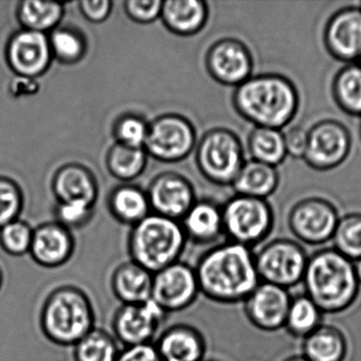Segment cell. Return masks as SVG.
Returning <instances> with one entry per match:
<instances>
[{
    "label": "cell",
    "instance_id": "6da1fadb",
    "mask_svg": "<svg viewBox=\"0 0 361 361\" xmlns=\"http://www.w3.org/2000/svg\"><path fill=\"white\" fill-rule=\"evenodd\" d=\"M195 271L200 295L219 304L244 302L261 282L252 249L233 242L209 249Z\"/></svg>",
    "mask_w": 361,
    "mask_h": 361
},
{
    "label": "cell",
    "instance_id": "7a4b0ae2",
    "mask_svg": "<svg viewBox=\"0 0 361 361\" xmlns=\"http://www.w3.org/2000/svg\"><path fill=\"white\" fill-rule=\"evenodd\" d=\"M232 104L236 113L255 128L281 130L295 119L300 96L295 84L285 75H251L234 90Z\"/></svg>",
    "mask_w": 361,
    "mask_h": 361
},
{
    "label": "cell",
    "instance_id": "3957f363",
    "mask_svg": "<svg viewBox=\"0 0 361 361\" xmlns=\"http://www.w3.org/2000/svg\"><path fill=\"white\" fill-rule=\"evenodd\" d=\"M305 295L323 314H339L350 308L359 295L354 262L334 248L308 257L303 281Z\"/></svg>",
    "mask_w": 361,
    "mask_h": 361
},
{
    "label": "cell",
    "instance_id": "277c9868",
    "mask_svg": "<svg viewBox=\"0 0 361 361\" xmlns=\"http://www.w3.org/2000/svg\"><path fill=\"white\" fill-rule=\"evenodd\" d=\"M39 326L52 343L73 348L96 327L92 299L75 285L56 287L44 301Z\"/></svg>",
    "mask_w": 361,
    "mask_h": 361
},
{
    "label": "cell",
    "instance_id": "5b68a950",
    "mask_svg": "<svg viewBox=\"0 0 361 361\" xmlns=\"http://www.w3.org/2000/svg\"><path fill=\"white\" fill-rule=\"evenodd\" d=\"M187 235L178 221L151 214L133 227L128 238L130 261L156 274L180 261Z\"/></svg>",
    "mask_w": 361,
    "mask_h": 361
},
{
    "label": "cell",
    "instance_id": "8992f818",
    "mask_svg": "<svg viewBox=\"0 0 361 361\" xmlns=\"http://www.w3.org/2000/svg\"><path fill=\"white\" fill-rule=\"evenodd\" d=\"M224 233L230 242L252 248L263 242L274 228V214L266 200L238 195L223 209Z\"/></svg>",
    "mask_w": 361,
    "mask_h": 361
},
{
    "label": "cell",
    "instance_id": "52a82bcc",
    "mask_svg": "<svg viewBox=\"0 0 361 361\" xmlns=\"http://www.w3.org/2000/svg\"><path fill=\"white\" fill-rule=\"evenodd\" d=\"M244 147L238 135L227 128H213L200 141L198 168L208 180L219 185H232L245 164Z\"/></svg>",
    "mask_w": 361,
    "mask_h": 361
},
{
    "label": "cell",
    "instance_id": "ba28073f",
    "mask_svg": "<svg viewBox=\"0 0 361 361\" xmlns=\"http://www.w3.org/2000/svg\"><path fill=\"white\" fill-rule=\"evenodd\" d=\"M308 257L305 249L295 240H271L255 255L259 281L288 290L303 281Z\"/></svg>",
    "mask_w": 361,
    "mask_h": 361
},
{
    "label": "cell",
    "instance_id": "9c48e42d",
    "mask_svg": "<svg viewBox=\"0 0 361 361\" xmlns=\"http://www.w3.org/2000/svg\"><path fill=\"white\" fill-rule=\"evenodd\" d=\"M352 149V136L344 124L324 119L307 130V147L303 160L310 168L320 172L341 166Z\"/></svg>",
    "mask_w": 361,
    "mask_h": 361
},
{
    "label": "cell",
    "instance_id": "30bf717a",
    "mask_svg": "<svg viewBox=\"0 0 361 361\" xmlns=\"http://www.w3.org/2000/svg\"><path fill=\"white\" fill-rule=\"evenodd\" d=\"M200 295L195 267L176 262L153 274L151 300L166 314L191 307Z\"/></svg>",
    "mask_w": 361,
    "mask_h": 361
},
{
    "label": "cell",
    "instance_id": "8fae6325",
    "mask_svg": "<svg viewBox=\"0 0 361 361\" xmlns=\"http://www.w3.org/2000/svg\"><path fill=\"white\" fill-rule=\"evenodd\" d=\"M168 314L155 302L121 304L114 314V337L123 348L154 343Z\"/></svg>",
    "mask_w": 361,
    "mask_h": 361
},
{
    "label": "cell",
    "instance_id": "7c38bea8",
    "mask_svg": "<svg viewBox=\"0 0 361 361\" xmlns=\"http://www.w3.org/2000/svg\"><path fill=\"white\" fill-rule=\"evenodd\" d=\"M339 219L337 208L331 202L321 197H307L291 208L288 227L300 242L319 246L333 238Z\"/></svg>",
    "mask_w": 361,
    "mask_h": 361
},
{
    "label": "cell",
    "instance_id": "4fadbf2b",
    "mask_svg": "<svg viewBox=\"0 0 361 361\" xmlns=\"http://www.w3.org/2000/svg\"><path fill=\"white\" fill-rule=\"evenodd\" d=\"M195 140V130L188 120L178 116H164L149 126L145 149L162 161H178L191 153Z\"/></svg>",
    "mask_w": 361,
    "mask_h": 361
},
{
    "label": "cell",
    "instance_id": "5bb4252c",
    "mask_svg": "<svg viewBox=\"0 0 361 361\" xmlns=\"http://www.w3.org/2000/svg\"><path fill=\"white\" fill-rule=\"evenodd\" d=\"M206 65L215 81L236 88L252 75L253 56L244 42L227 37L211 46Z\"/></svg>",
    "mask_w": 361,
    "mask_h": 361
},
{
    "label": "cell",
    "instance_id": "9a60e30c",
    "mask_svg": "<svg viewBox=\"0 0 361 361\" xmlns=\"http://www.w3.org/2000/svg\"><path fill=\"white\" fill-rule=\"evenodd\" d=\"M323 44L334 60L346 64L358 62L361 56L360 8H342L335 12L325 24Z\"/></svg>",
    "mask_w": 361,
    "mask_h": 361
},
{
    "label": "cell",
    "instance_id": "2e32d148",
    "mask_svg": "<svg viewBox=\"0 0 361 361\" xmlns=\"http://www.w3.org/2000/svg\"><path fill=\"white\" fill-rule=\"evenodd\" d=\"M291 298L287 289L259 282L244 301L245 314L261 331H279L285 326Z\"/></svg>",
    "mask_w": 361,
    "mask_h": 361
},
{
    "label": "cell",
    "instance_id": "e0dca14e",
    "mask_svg": "<svg viewBox=\"0 0 361 361\" xmlns=\"http://www.w3.org/2000/svg\"><path fill=\"white\" fill-rule=\"evenodd\" d=\"M52 52L46 33L26 30L14 35L7 48L10 67L20 77L31 79L47 71Z\"/></svg>",
    "mask_w": 361,
    "mask_h": 361
},
{
    "label": "cell",
    "instance_id": "ac0fdd59",
    "mask_svg": "<svg viewBox=\"0 0 361 361\" xmlns=\"http://www.w3.org/2000/svg\"><path fill=\"white\" fill-rule=\"evenodd\" d=\"M75 243L71 230L60 223H48L33 230L31 259L44 268L62 267L75 253Z\"/></svg>",
    "mask_w": 361,
    "mask_h": 361
},
{
    "label": "cell",
    "instance_id": "d6986e66",
    "mask_svg": "<svg viewBox=\"0 0 361 361\" xmlns=\"http://www.w3.org/2000/svg\"><path fill=\"white\" fill-rule=\"evenodd\" d=\"M147 197L156 214L175 221L183 219L194 204L192 185L176 174L157 177L152 183Z\"/></svg>",
    "mask_w": 361,
    "mask_h": 361
},
{
    "label": "cell",
    "instance_id": "ffe728a7",
    "mask_svg": "<svg viewBox=\"0 0 361 361\" xmlns=\"http://www.w3.org/2000/svg\"><path fill=\"white\" fill-rule=\"evenodd\" d=\"M154 344L161 361H204L207 350L202 331L187 323L171 325Z\"/></svg>",
    "mask_w": 361,
    "mask_h": 361
},
{
    "label": "cell",
    "instance_id": "44dd1931",
    "mask_svg": "<svg viewBox=\"0 0 361 361\" xmlns=\"http://www.w3.org/2000/svg\"><path fill=\"white\" fill-rule=\"evenodd\" d=\"M153 274L133 261L119 264L111 274V288L121 304H140L149 301Z\"/></svg>",
    "mask_w": 361,
    "mask_h": 361
},
{
    "label": "cell",
    "instance_id": "7402d4cb",
    "mask_svg": "<svg viewBox=\"0 0 361 361\" xmlns=\"http://www.w3.org/2000/svg\"><path fill=\"white\" fill-rule=\"evenodd\" d=\"M183 219L187 238L196 244H212L224 233L223 212L213 202L194 204Z\"/></svg>",
    "mask_w": 361,
    "mask_h": 361
},
{
    "label": "cell",
    "instance_id": "603a6c76",
    "mask_svg": "<svg viewBox=\"0 0 361 361\" xmlns=\"http://www.w3.org/2000/svg\"><path fill=\"white\" fill-rule=\"evenodd\" d=\"M302 355L308 361H344L348 340L335 325L321 324L302 342Z\"/></svg>",
    "mask_w": 361,
    "mask_h": 361
},
{
    "label": "cell",
    "instance_id": "cb8c5ba5",
    "mask_svg": "<svg viewBox=\"0 0 361 361\" xmlns=\"http://www.w3.org/2000/svg\"><path fill=\"white\" fill-rule=\"evenodd\" d=\"M280 183L276 166L250 159L245 161L232 187L238 195L266 200L274 193Z\"/></svg>",
    "mask_w": 361,
    "mask_h": 361
},
{
    "label": "cell",
    "instance_id": "d4e9b609",
    "mask_svg": "<svg viewBox=\"0 0 361 361\" xmlns=\"http://www.w3.org/2000/svg\"><path fill=\"white\" fill-rule=\"evenodd\" d=\"M164 24L173 32L192 35L200 32L208 20V7L200 0H169L162 5Z\"/></svg>",
    "mask_w": 361,
    "mask_h": 361
},
{
    "label": "cell",
    "instance_id": "484cf974",
    "mask_svg": "<svg viewBox=\"0 0 361 361\" xmlns=\"http://www.w3.org/2000/svg\"><path fill=\"white\" fill-rule=\"evenodd\" d=\"M54 189L61 202H80L92 206L97 197L94 177L86 169L73 164L59 171Z\"/></svg>",
    "mask_w": 361,
    "mask_h": 361
},
{
    "label": "cell",
    "instance_id": "4316f807",
    "mask_svg": "<svg viewBox=\"0 0 361 361\" xmlns=\"http://www.w3.org/2000/svg\"><path fill=\"white\" fill-rule=\"evenodd\" d=\"M331 96L346 115L361 117V65H344L331 82Z\"/></svg>",
    "mask_w": 361,
    "mask_h": 361
},
{
    "label": "cell",
    "instance_id": "83f0119b",
    "mask_svg": "<svg viewBox=\"0 0 361 361\" xmlns=\"http://www.w3.org/2000/svg\"><path fill=\"white\" fill-rule=\"evenodd\" d=\"M251 159L278 166L286 158L284 134L274 128H255L247 140Z\"/></svg>",
    "mask_w": 361,
    "mask_h": 361
},
{
    "label": "cell",
    "instance_id": "f1b7e54d",
    "mask_svg": "<svg viewBox=\"0 0 361 361\" xmlns=\"http://www.w3.org/2000/svg\"><path fill=\"white\" fill-rule=\"evenodd\" d=\"M119 342L113 334L94 327L73 346L75 361H116L120 353Z\"/></svg>",
    "mask_w": 361,
    "mask_h": 361
},
{
    "label": "cell",
    "instance_id": "f546056e",
    "mask_svg": "<svg viewBox=\"0 0 361 361\" xmlns=\"http://www.w3.org/2000/svg\"><path fill=\"white\" fill-rule=\"evenodd\" d=\"M323 312L306 295L291 298L285 329L293 337L304 339L322 324Z\"/></svg>",
    "mask_w": 361,
    "mask_h": 361
},
{
    "label": "cell",
    "instance_id": "4dcf8cb0",
    "mask_svg": "<svg viewBox=\"0 0 361 361\" xmlns=\"http://www.w3.org/2000/svg\"><path fill=\"white\" fill-rule=\"evenodd\" d=\"M147 195L135 187H122L111 198V212L118 221L135 226L149 214Z\"/></svg>",
    "mask_w": 361,
    "mask_h": 361
},
{
    "label": "cell",
    "instance_id": "1f68e13d",
    "mask_svg": "<svg viewBox=\"0 0 361 361\" xmlns=\"http://www.w3.org/2000/svg\"><path fill=\"white\" fill-rule=\"evenodd\" d=\"M64 7L58 3L27 0L20 4L18 18L26 30L46 33L62 20Z\"/></svg>",
    "mask_w": 361,
    "mask_h": 361
},
{
    "label": "cell",
    "instance_id": "d6a6232c",
    "mask_svg": "<svg viewBox=\"0 0 361 361\" xmlns=\"http://www.w3.org/2000/svg\"><path fill=\"white\" fill-rule=\"evenodd\" d=\"M147 153L145 149H137L116 143L107 156V166L114 176L130 180L140 175L145 166Z\"/></svg>",
    "mask_w": 361,
    "mask_h": 361
},
{
    "label": "cell",
    "instance_id": "836d02e7",
    "mask_svg": "<svg viewBox=\"0 0 361 361\" xmlns=\"http://www.w3.org/2000/svg\"><path fill=\"white\" fill-rule=\"evenodd\" d=\"M334 249L355 262L361 257V213L340 217L334 232Z\"/></svg>",
    "mask_w": 361,
    "mask_h": 361
},
{
    "label": "cell",
    "instance_id": "e575fe53",
    "mask_svg": "<svg viewBox=\"0 0 361 361\" xmlns=\"http://www.w3.org/2000/svg\"><path fill=\"white\" fill-rule=\"evenodd\" d=\"M32 236V228L16 219L0 229V246L12 257H23L29 255Z\"/></svg>",
    "mask_w": 361,
    "mask_h": 361
},
{
    "label": "cell",
    "instance_id": "d590c367",
    "mask_svg": "<svg viewBox=\"0 0 361 361\" xmlns=\"http://www.w3.org/2000/svg\"><path fill=\"white\" fill-rule=\"evenodd\" d=\"M52 56L63 63L78 62L85 52V44L79 33L71 29H58L49 37Z\"/></svg>",
    "mask_w": 361,
    "mask_h": 361
},
{
    "label": "cell",
    "instance_id": "8d00e7d4",
    "mask_svg": "<svg viewBox=\"0 0 361 361\" xmlns=\"http://www.w3.org/2000/svg\"><path fill=\"white\" fill-rule=\"evenodd\" d=\"M22 209V195L16 183L0 177V229L18 219Z\"/></svg>",
    "mask_w": 361,
    "mask_h": 361
},
{
    "label": "cell",
    "instance_id": "74e56055",
    "mask_svg": "<svg viewBox=\"0 0 361 361\" xmlns=\"http://www.w3.org/2000/svg\"><path fill=\"white\" fill-rule=\"evenodd\" d=\"M115 132L118 143L137 149H145L149 126L140 118L128 116L118 122Z\"/></svg>",
    "mask_w": 361,
    "mask_h": 361
},
{
    "label": "cell",
    "instance_id": "f35d334b",
    "mask_svg": "<svg viewBox=\"0 0 361 361\" xmlns=\"http://www.w3.org/2000/svg\"><path fill=\"white\" fill-rule=\"evenodd\" d=\"M90 213L92 206L84 202H61L58 208V223L68 229L81 227L90 219Z\"/></svg>",
    "mask_w": 361,
    "mask_h": 361
},
{
    "label": "cell",
    "instance_id": "ab89813d",
    "mask_svg": "<svg viewBox=\"0 0 361 361\" xmlns=\"http://www.w3.org/2000/svg\"><path fill=\"white\" fill-rule=\"evenodd\" d=\"M162 5L160 0H130L126 3V10L135 22L147 24L161 16Z\"/></svg>",
    "mask_w": 361,
    "mask_h": 361
},
{
    "label": "cell",
    "instance_id": "60d3db41",
    "mask_svg": "<svg viewBox=\"0 0 361 361\" xmlns=\"http://www.w3.org/2000/svg\"><path fill=\"white\" fill-rule=\"evenodd\" d=\"M284 142L287 156L303 159L307 147V130L300 126L289 128L284 134Z\"/></svg>",
    "mask_w": 361,
    "mask_h": 361
},
{
    "label": "cell",
    "instance_id": "b9f144b4",
    "mask_svg": "<svg viewBox=\"0 0 361 361\" xmlns=\"http://www.w3.org/2000/svg\"><path fill=\"white\" fill-rule=\"evenodd\" d=\"M116 361H161L155 344L126 346L120 350Z\"/></svg>",
    "mask_w": 361,
    "mask_h": 361
},
{
    "label": "cell",
    "instance_id": "7bdbcfd3",
    "mask_svg": "<svg viewBox=\"0 0 361 361\" xmlns=\"http://www.w3.org/2000/svg\"><path fill=\"white\" fill-rule=\"evenodd\" d=\"M82 13L92 23H101L109 18L111 11L109 0H84L80 4Z\"/></svg>",
    "mask_w": 361,
    "mask_h": 361
},
{
    "label": "cell",
    "instance_id": "ee69618b",
    "mask_svg": "<svg viewBox=\"0 0 361 361\" xmlns=\"http://www.w3.org/2000/svg\"><path fill=\"white\" fill-rule=\"evenodd\" d=\"M355 272H356L357 280L361 286V257L354 262Z\"/></svg>",
    "mask_w": 361,
    "mask_h": 361
},
{
    "label": "cell",
    "instance_id": "f6af8a7d",
    "mask_svg": "<svg viewBox=\"0 0 361 361\" xmlns=\"http://www.w3.org/2000/svg\"><path fill=\"white\" fill-rule=\"evenodd\" d=\"M283 361H308L303 355H293L288 358L284 359Z\"/></svg>",
    "mask_w": 361,
    "mask_h": 361
},
{
    "label": "cell",
    "instance_id": "bcb514c9",
    "mask_svg": "<svg viewBox=\"0 0 361 361\" xmlns=\"http://www.w3.org/2000/svg\"><path fill=\"white\" fill-rule=\"evenodd\" d=\"M4 283V274L3 271H1V269H0V288H1V286H3Z\"/></svg>",
    "mask_w": 361,
    "mask_h": 361
},
{
    "label": "cell",
    "instance_id": "7dc6e473",
    "mask_svg": "<svg viewBox=\"0 0 361 361\" xmlns=\"http://www.w3.org/2000/svg\"><path fill=\"white\" fill-rule=\"evenodd\" d=\"M357 63H359V64L361 65V56H360V58H359L358 62H357Z\"/></svg>",
    "mask_w": 361,
    "mask_h": 361
},
{
    "label": "cell",
    "instance_id": "c3c4849f",
    "mask_svg": "<svg viewBox=\"0 0 361 361\" xmlns=\"http://www.w3.org/2000/svg\"><path fill=\"white\" fill-rule=\"evenodd\" d=\"M360 138H361V126H360Z\"/></svg>",
    "mask_w": 361,
    "mask_h": 361
},
{
    "label": "cell",
    "instance_id": "681fc988",
    "mask_svg": "<svg viewBox=\"0 0 361 361\" xmlns=\"http://www.w3.org/2000/svg\"><path fill=\"white\" fill-rule=\"evenodd\" d=\"M360 10H361V4H360Z\"/></svg>",
    "mask_w": 361,
    "mask_h": 361
}]
</instances>
